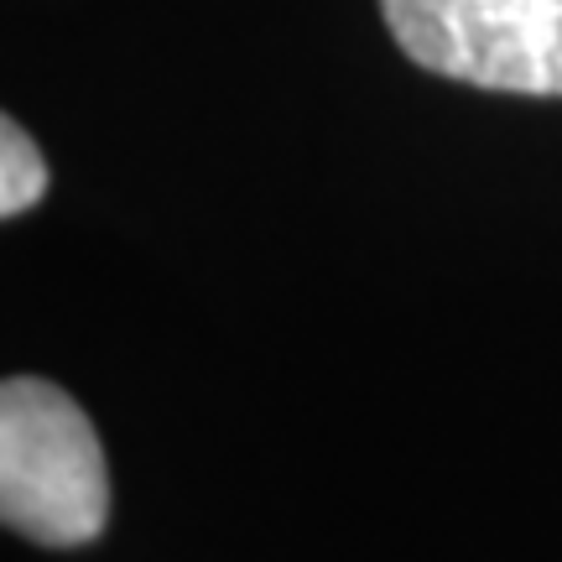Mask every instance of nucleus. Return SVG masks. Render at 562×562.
<instances>
[{"label": "nucleus", "instance_id": "obj_1", "mask_svg": "<svg viewBox=\"0 0 562 562\" xmlns=\"http://www.w3.org/2000/svg\"><path fill=\"white\" fill-rule=\"evenodd\" d=\"M0 521L37 547H89L110 526V474L94 422L53 381L0 385Z\"/></svg>", "mask_w": 562, "mask_h": 562}, {"label": "nucleus", "instance_id": "obj_2", "mask_svg": "<svg viewBox=\"0 0 562 562\" xmlns=\"http://www.w3.org/2000/svg\"><path fill=\"white\" fill-rule=\"evenodd\" d=\"M381 16L442 79L562 100V0H381Z\"/></svg>", "mask_w": 562, "mask_h": 562}, {"label": "nucleus", "instance_id": "obj_3", "mask_svg": "<svg viewBox=\"0 0 562 562\" xmlns=\"http://www.w3.org/2000/svg\"><path fill=\"white\" fill-rule=\"evenodd\" d=\"M47 193V161L16 121H0V214L16 220Z\"/></svg>", "mask_w": 562, "mask_h": 562}]
</instances>
